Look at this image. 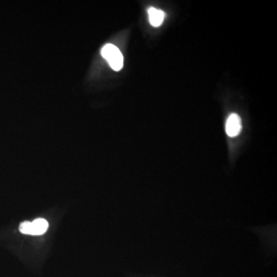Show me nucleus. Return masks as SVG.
Here are the masks:
<instances>
[{
  "mask_svg": "<svg viewBox=\"0 0 277 277\" xmlns=\"http://www.w3.org/2000/svg\"><path fill=\"white\" fill-rule=\"evenodd\" d=\"M101 54L114 70L119 71L123 67V56L115 46L106 44L101 50Z\"/></svg>",
  "mask_w": 277,
  "mask_h": 277,
  "instance_id": "1",
  "label": "nucleus"
},
{
  "mask_svg": "<svg viewBox=\"0 0 277 277\" xmlns=\"http://www.w3.org/2000/svg\"><path fill=\"white\" fill-rule=\"evenodd\" d=\"M242 130V122L240 117L237 114H231L227 119L226 131L227 135L235 137L239 135Z\"/></svg>",
  "mask_w": 277,
  "mask_h": 277,
  "instance_id": "2",
  "label": "nucleus"
},
{
  "mask_svg": "<svg viewBox=\"0 0 277 277\" xmlns=\"http://www.w3.org/2000/svg\"><path fill=\"white\" fill-rule=\"evenodd\" d=\"M149 14V20L150 24L154 27H158L162 25L165 18V13L161 9H155V8H150L148 10Z\"/></svg>",
  "mask_w": 277,
  "mask_h": 277,
  "instance_id": "3",
  "label": "nucleus"
},
{
  "mask_svg": "<svg viewBox=\"0 0 277 277\" xmlns=\"http://www.w3.org/2000/svg\"><path fill=\"white\" fill-rule=\"evenodd\" d=\"M49 227V223L45 219L39 218L34 221L31 222L30 235H42L46 232Z\"/></svg>",
  "mask_w": 277,
  "mask_h": 277,
  "instance_id": "4",
  "label": "nucleus"
},
{
  "mask_svg": "<svg viewBox=\"0 0 277 277\" xmlns=\"http://www.w3.org/2000/svg\"><path fill=\"white\" fill-rule=\"evenodd\" d=\"M20 231L23 234H29L31 232V222L25 221L20 225Z\"/></svg>",
  "mask_w": 277,
  "mask_h": 277,
  "instance_id": "5",
  "label": "nucleus"
}]
</instances>
